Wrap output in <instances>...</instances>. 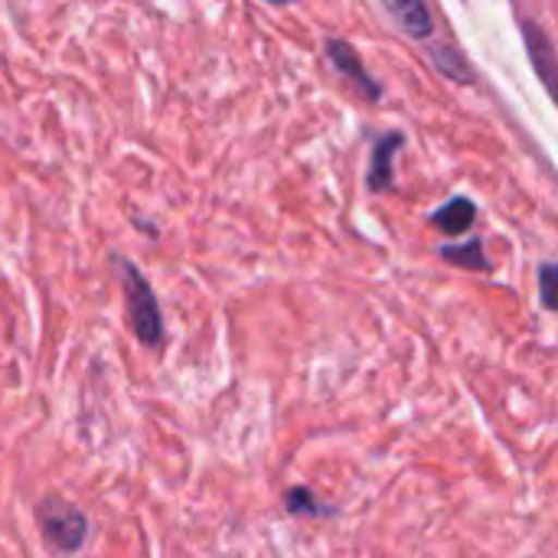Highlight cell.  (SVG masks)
I'll return each mask as SVG.
<instances>
[{
  "label": "cell",
  "mask_w": 558,
  "mask_h": 558,
  "mask_svg": "<svg viewBox=\"0 0 558 558\" xmlns=\"http://www.w3.org/2000/svg\"><path fill=\"white\" fill-rule=\"evenodd\" d=\"M536 275H539V301H543V307H546V311H556L558 307V301H556L558 265L556 262H543Z\"/></svg>",
  "instance_id": "cell-11"
},
{
  "label": "cell",
  "mask_w": 558,
  "mask_h": 558,
  "mask_svg": "<svg viewBox=\"0 0 558 558\" xmlns=\"http://www.w3.org/2000/svg\"><path fill=\"white\" fill-rule=\"evenodd\" d=\"M108 262H111V268H114V275L121 281L128 320H131V330H134L137 343L147 347V350H160L163 337H167V327H163V314H160V304H157V294H154L150 281L144 278V271L131 258H124L118 252H111Z\"/></svg>",
  "instance_id": "cell-1"
},
{
  "label": "cell",
  "mask_w": 558,
  "mask_h": 558,
  "mask_svg": "<svg viewBox=\"0 0 558 558\" xmlns=\"http://www.w3.org/2000/svg\"><path fill=\"white\" fill-rule=\"evenodd\" d=\"M281 504H284V513H288V517H307V520L337 517V507L317 500L314 490H307V487H288L284 497H281Z\"/></svg>",
  "instance_id": "cell-10"
},
{
  "label": "cell",
  "mask_w": 558,
  "mask_h": 558,
  "mask_svg": "<svg viewBox=\"0 0 558 558\" xmlns=\"http://www.w3.org/2000/svg\"><path fill=\"white\" fill-rule=\"evenodd\" d=\"M324 56H327V62L347 78V82H353L356 85V92L366 98V101H379L383 98V85L369 75V69H366V62H363V56H360V49L350 43V39H340V36H327L324 39Z\"/></svg>",
  "instance_id": "cell-3"
},
{
  "label": "cell",
  "mask_w": 558,
  "mask_h": 558,
  "mask_svg": "<svg viewBox=\"0 0 558 558\" xmlns=\"http://www.w3.org/2000/svg\"><path fill=\"white\" fill-rule=\"evenodd\" d=\"M520 33H523V43H526V52H530V62L539 75V82L546 85V92H553V82H556L558 72V52L553 36L536 23V20H526L520 16Z\"/></svg>",
  "instance_id": "cell-5"
},
{
  "label": "cell",
  "mask_w": 558,
  "mask_h": 558,
  "mask_svg": "<svg viewBox=\"0 0 558 558\" xmlns=\"http://www.w3.org/2000/svg\"><path fill=\"white\" fill-rule=\"evenodd\" d=\"M383 10L392 16V23L405 36H412L418 43L432 39V33H435V13H432V7L425 0H386Z\"/></svg>",
  "instance_id": "cell-6"
},
{
  "label": "cell",
  "mask_w": 558,
  "mask_h": 558,
  "mask_svg": "<svg viewBox=\"0 0 558 558\" xmlns=\"http://www.w3.org/2000/svg\"><path fill=\"white\" fill-rule=\"evenodd\" d=\"M405 147V131L392 128L373 137L369 147V167H366V186L369 193H389L396 186V170H392V157L396 150Z\"/></svg>",
  "instance_id": "cell-4"
},
{
  "label": "cell",
  "mask_w": 558,
  "mask_h": 558,
  "mask_svg": "<svg viewBox=\"0 0 558 558\" xmlns=\"http://www.w3.org/2000/svg\"><path fill=\"white\" fill-rule=\"evenodd\" d=\"M428 59L435 62V69L445 75V78H451V82H458V85H474V65L468 62V56L458 49V46H451V43H432L428 46Z\"/></svg>",
  "instance_id": "cell-9"
},
{
  "label": "cell",
  "mask_w": 558,
  "mask_h": 558,
  "mask_svg": "<svg viewBox=\"0 0 558 558\" xmlns=\"http://www.w3.org/2000/svg\"><path fill=\"white\" fill-rule=\"evenodd\" d=\"M438 258L454 265V268H464V271H494V262H487V248H484V239L481 235H471L468 242H448L438 248Z\"/></svg>",
  "instance_id": "cell-8"
},
{
  "label": "cell",
  "mask_w": 558,
  "mask_h": 558,
  "mask_svg": "<svg viewBox=\"0 0 558 558\" xmlns=\"http://www.w3.org/2000/svg\"><path fill=\"white\" fill-rule=\"evenodd\" d=\"M36 526L43 533V543L59 553V556H75L82 553L85 539H88V517L65 497L59 494H46L36 504Z\"/></svg>",
  "instance_id": "cell-2"
},
{
  "label": "cell",
  "mask_w": 558,
  "mask_h": 558,
  "mask_svg": "<svg viewBox=\"0 0 558 558\" xmlns=\"http://www.w3.org/2000/svg\"><path fill=\"white\" fill-rule=\"evenodd\" d=\"M474 222H477V203L471 199V196H451L448 203H441L432 216H428V226H435L438 232H445V235H464V232H471L474 229Z\"/></svg>",
  "instance_id": "cell-7"
}]
</instances>
